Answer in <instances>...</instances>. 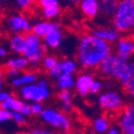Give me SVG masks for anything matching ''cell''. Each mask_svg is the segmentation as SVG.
<instances>
[{
    "label": "cell",
    "mask_w": 134,
    "mask_h": 134,
    "mask_svg": "<svg viewBox=\"0 0 134 134\" xmlns=\"http://www.w3.org/2000/svg\"><path fill=\"white\" fill-rule=\"evenodd\" d=\"M115 54L125 61L134 57V39L130 37H121L115 45Z\"/></svg>",
    "instance_id": "10"
},
{
    "label": "cell",
    "mask_w": 134,
    "mask_h": 134,
    "mask_svg": "<svg viewBox=\"0 0 134 134\" xmlns=\"http://www.w3.org/2000/svg\"><path fill=\"white\" fill-rule=\"evenodd\" d=\"M37 84H38L39 86L43 87V88H49V84H48V82H47L45 79H41V80H39V81L37 82Z\"/></svg>",
    "instance_id": "40"
},
{
    "label": "cell",
    "mask_w": 134,
    "mask_h": 134,
    "mask_svg": "<svg viewBox=\"0 0 134 134\" xmlns=\"http://www.w3.org/2000/svg\"><path fill=\"white\" fill-rule=\"evenodd\" d=\"M4 87V82L3 81H0V90H2Z\"/></svg>",
    "instance_id": "43"
},
{
    "label": "cell",
    "mask_w": 134,
    "mask_h": 134,
    "mask_svg": "<svg viewBox=\"0 0 134 134\" xmlns=\"http://www.w3.org/2000/svg\"><path fill=\"white\" fill-rule=\"evenodd\" d=\"M129 61L119 58L115 53H111L108 57L99 65V71L108 79L120 82L125 77L128 70Z\"/></svg>",
    "instance_id": "3"
},
{
    "label": "cell",
    "mask_w": 134,
    "mask_h": 134,
    "mask_svg": "<svg viewBox=\"0 0 134 134\" xmlns=\"http://www.w3.org/2000/svg\"><path fill=\"white\" fill-rule=\"evenodd\" d=\"M98 104L100 108L105 111L117 113L125 107V98L118 91L107 90L99 94Z\"/></svg>",
    "instance_id": "5"
},
{
    "label": "cell",
    "mask_w": 134,
    "mask_h": 134,
    "mask_svg": "<svg viewBox=\"0 0 134 134\" xmlns=\"http://www.w3.org/2000/svg\"><path fill=\"white\" fill-rule=\"evenodd\" d=\"M19 97L28 102H43L51 97L49 88H43L37 83L24 86L18 89Z\"/></svg>",
    "instance_id": "7"
},
{
    "label": "cell",
    "mask_w": 134,
    "mask_h": 134,
    "mask_svg": "<svg viewBox=\"0 0 134 134\" xmlns=\"http://www.w3.org/2000/svg\"><path fill=\"white\" fill-rule=\"evenodd\" d=\"M118 127L125 134H134V102L121 109L118 118Z\"/></svg>",
    "instance_id": "9"
},
{
    "label": "cell",
    "mask_w": 134,
    "mask_h": 134,
    "mask_svg": "<svg viewBox=\"0 0 134 134\" xmlns=\"http://www.w3.org/2000/svg\"><path fill=\"white\" fill-rule=\"evenodd\" d=\"M3 77H4V72L1 68H0V81H3Z\"/></svg>",
    "instance_id": "42"
},
{
    "label": "cell",
    "mask_w": 134,
    "mask_h": 134,
    "mask_svg": "<svg viewBox=\"0 0 134 134\" xmlns=\"http://www.w3.org/2000/svg\"><path fill=\"white\" fill-rule=\"evenodd\" d=\"M60 25L56 21H49V20H44V21H38L32 26V32L39 38L43 39L45 38L49 32H52L55 29H59Z\"/></svg>",
    "instance_id": "14"
},
{
    "label": "cell",
    "mask_w": 134,
    "mask_h": 134,
    "mask_svg": "<svg viewBox=\"0 0 134 134\" xmlns=\"http://www.w3.org/2000/svg\"><path fill=\"white\" fill-rule=\"evenodd\" d=\"M111 53L110 44L93 37L91 33H86L79 40L76 52L77 62L85 69H96Z\"/></svg>",
    "instance_id": "1"
},
{
    "label": "cell",
    "mask_w": 134,
    "mask_h": 134,
    "mask_svg": "<svg viewBox=\"0 0 134 134\" xmlns=\"http://www.w3.org/2000/svg\"><path fill=\"white\" fill-rule=\"evenodd\" d=\"M25 47V36L24 35H13L10 39V48L14 54L23 55Z\"/></svg>",
    "instance_id": "21"
},
{
    "label": "cell",
    "mask_w": 134,
    "mask_h": 134,
    "mask_svg": "<svg viewBox=\"0 0 134 134\" xmlns=\"http://www.w3.org/2000/svg\"><path fill=\"white\" fill-rule=\"evenodd\" d=\"M39 7L43 10H48V9H55V8H60L59 0H38Z\"/></svg>",
    "instance_id": "25"
},
{
    "label": "cell",
    "mask_w": 134,
    "mask_h": 134,
    "mask_svg": "<svg viewBox=\"0 0 134 134\" xmlns=\"http://www.w3.org/2000/svg\"><path fill=\"white\" fill-rule=\"evenodd\" d=\"M42 39L36 36L33 32L25 35V47L23 56L29 60V64L32 66L38 65L45 57V53L42 49Z\"/></svg>",
    "instance_id": "4"
},
{
    "label": "cell",
    "mask_w": 134,
    "mask_h": 134,
    "mask_svg": "<svg viewBox=\"0 0 134 134\" xmlns=\"http://www.w3.org/2000/svg\"><path fill=\"white\" fill-rule=\"evenodd\" d=\"M119 83L124 87L127 94L132 100H134V57L131 60H129L127 73Z\"/></svg>",
    "instance_id": "13"
},
{
    "label": "cell",
    "mask_w": 134,
    "mask_h": 134,
    "mask_svg": "<svg viewBox=\"0 0 134 134\" xmlns=\"http://www.w3.org/2000/svg\"><path fill=\"white\" fill-rule=\"evenodd\" d=\"M14 1L17 4V7H19L23 10L29 9L33 4V0H14Z\"/></svg>",
    "instance_id": "34"
},
{
    "label": "cell",
    "mask_w": 134,
    "mask_h": 134,
    "mask_svg": "<svg viewBox=\"0 0 134 134\" xmlns=\"http://www.w3.org/2000/svg\"><path fill=\"white\" fill-rule=\"evenodd\" d=\"M30 132L35 133V134H55L54 132H52L51 130H47V129H44V128H36L31 130Z\"/></svg>",
    "instance_id": "37"
},
{
    "label": "cell",
    "mask_w": 134,
    "mask_h": 134,
    "mask_svg": "<svg viewBox=\"0 0 134 134\" xmlns=\"http://www.w3.org/2000/svg\"><path fill=\"white\" fill-rule=\"evenodd\" d=\"M58 59L55 57V56H53V55H47V56H45V57L43 58V60H42V64H43V68L45 69V70H47V71H49V70H52L54 66L58 63Z\"/></svg>",
    "instance_id": "26"
},
{
    "label": "cell",
    "mask_w": 134,
    "mask_h": 134,
    "mask_svg": "<svg viewBox=\"0 0 134 134\" xmlns=\"http://www.w3.org/2000/svg\"><path fill=\"white\" fill-rule=\"evenodd\" d=\"M57 98H58V100H59L61 103H64V102H72L73 94H72L71 90H60V91L58 92Z\"/></svg>",
    "instance_id": "29"
},
{
    "label": "cell",
    "mask_w": 134,
    "mask_h": 134,
    "mask_svg": "<svg viewBox=\"0 0 134 134\" xmlns=\"http://www.w3.org/2000/svg\"><path fill=\"white\" fill-rule=\"evenodd\" d=\"M63 32L61 31V29H55L52 32H49L48 35L43 38V43L45 45L48 46V48L52 49H57L61 46V44L63 42Z\"/></svg>",
    "instance_id": "17"
},
{
    "label": "cell",
    "mask_w": 134,
    "mask_h": 134,
    "mask_svg": "<svg viewBox=\"0 0 134 134\" xmlns=\"http://www.w3.org/2000/svg\"><path fill=\"white\" fill-rule=\"evenodd\" d=\"M20 113L23 114L26 118L27 117H30V116H32V111H31V105L29 104V103H26V102H24V105H23V107H21V109H20Z\"/></svg>",
    "instance_id": "35"
},
{
    "label": "cell",
    "mask_w": 134,
    "mask_h": 134,
    "mask_svg": "<svg viewBox=\"0 0 134 134\" xmlns=\"http://www.w3.org/2000/svg\"><path fill=\"white\" fill-rule=\"evenodd\" d=\"M61 74H62L61 63H60V61H58V63L56 64L52 70H49V71H48V75L52 77V79H54V80H58Z\"/></svg>",
    "instance_id": "30"
},
{
    "label": "cell",
    "mask_w": 134,
    "mask_h": 134,
    "mask_svg": "<svg viewBox=\"0 0 134 134\" xmlns=\"http://www.w3.org/2000/svg\"><path fill=\"white\" fill-rule=\"evenodd\" d=\"M14 96L11 93V92H8L5 90H0V103H2L4 101H8V100L12 99Z\"/></svg>",
    "instance_id": "36"
},
{
    "label": "cell",
    "mask_w": 134,
    "mask_h": 134,
    "mask_svg": "<svg viewBox=\"0 0 134 134\" xmlns=\"http://www.w3.org/2000/svg\"><path fill=\"white\" fill-rule=\"evenodd\" d=\"M25 134H35V133H32V132H27V133H25Z\"/></svg>",
    "instance_id": "46"
},
{
    "label": "cell",
    "mask_w": 134,
    "mask_h": 134,
    "mask_svg": "<svg viewBox=\"0 0 134 134\" xmlns=\"http://www.w3.org/2000/svg\"><path fill=\"white\" fill-rule=\"evenodd\" d=\"M12 120V116H11V111L4 108L0 107V124Z\"/></svg>",
    "instance_id": "32"
},
{
    "label": "cell",
    "mask_w": 134,
    "mask_h": 134,
    "mask_svg": "<svg viewBox=\"0 0 134 134\" xmlns=\"http://www.w3.org/2000/svg\"><path fill=\"white\" fill-rule=\"evenodd\" d=\"M93 81H94L93 75L88 72H84L81 73L80 75H77V77L75 79V87H74L76 92L83 98L88 97L90 94V89Z\"/></svg>",
    "instance_id": "11"
},
{
    "label": "cell",
    "mask_w": 134,
    "mask_h": 134,
    "mask_svg": "<svg viewBox=\"0 0 134 134\" xmlns=\"http://www.w3.org/2000/svg\"><path fill=\"white\" fill-rule=\"evenodd\" d=\"M75 79L76 77L73 74L62 73L56 83L57 88L59 90H71L75 87Z\"/></svg>",
    "instance_id": "20"
},
{
    "label": "cell",
    "mask_w": 134,
    "mask_h": 134,
    "mask_svg": "<svg viewBox=\"0 0 134 134\" xmlns=\"http://www.w3.org/2000/svg\"><path fill=\"white\" fill-rule=\"evenodd\" d=\"M36 82H38V76L33 72H25L23 74H18L16 77L10 80L11 86L14 87V88H18V89L24 87V86L33 84Z\"/></svg>",
    "instance_id": "16"
},
{
    "label": "cell",
    "mask_w": 134,
    "mask_h": 134,
    "mask_svg": "<svg viewBox=\"0 0 134 134\" xmlns=\"http://www.w3.org/2000/svg\"><path fill=\"white\" fill-rule=\"evenodd\" d=\"M111 25L121 35L134 33V0H119Z\"/></svg>",
    "instance_id": "2"
},
{
    "label": "cell",
    "mask_w": 134,
    "mask_h": 134,
    "mask_svg": "<svg viewBox=\"0 0 134 134\" xmlns=\"http://www.w3.org/2000/svg\"><path fill=\"white\" fill-rule=\"evenodd\" d=\"M80 9L87 18L94 19L100 14L99 0H81Z\"/></svg>",
    "instance_id": "15"
},
{
    "label": "cell",
    "mask_w": 134,
    "mask_h": 134,
    "mask_svg": "<svg viewBox=\"0 0 134 134\" xmlns=\"http://www.w3.org/2000/svg\"><path fill=\"white\" fill-rule=\"evenodd\" d=\"M110 122L109 120L105 117V116H100V117H97L93 122H92V128H93V131L97 133V134H105L108 129L110 128Z\"/></svg>",
    "instance_id": "22"
},
{
    "label": "cell",
    "mask_w": 134,
    "mask_h": 134,
    "mask_svg": "<svg viewBox=\"0 0 134 134\" xmlns=\"http://www.w3.org/2000/svg\"><path fill=\"white\" fill-rule=\"evenodd\" d=\"M13 134H23V133H13Z\"/></svg>",
    "instance_id": "47"
},
{
    "label": "cell",
    "mask_w": 134,
    "mask_h": 134,
    "mask_svg": "<svg viewBox=\"0 0 134 134\" xmlns=\"http://www.w3.org/2000/svg\"><path fill=\"white\" fill-rule=\"evenodd\" d=\"M104 89V83L101 80L94 79L92 85H91V89H90V93L91 94H98L101 93V91Z\"/></svg>",
    "instance_id": "28"
},
{
    "label": "cell",
    "mask_w": 134,
    "mask_h": 134,
    "mask_svg": "<svg viewBox=\"0 0 134 134\" xmlns=\"http://www.w3.org/2000/svg\"><path fill=\"white\" fill-rule=\"evenodd\" d=\"M106 134H122V131L118 126H111L106 132Z\"/></svg>",
    "instance_id": "39"
},
{
    "label": "cell",
    "mask_w": 134,
    "mask_h": 134,
    "mask_svg": "<svg viewBox=\"0 0 134 134\" xmlns=\"http://www.w3.org/2000/svg\"><path fill=\"white\" fill-rule=\"evenodd\" d=\"M31 105V111H32V115H35V116H37V115H41L42 114V111L44 110V105L42 104V102H33V103H31L30 104Z\"/></svg>",
    "instance_id": "31"
},
{
    "label": "cell",
    "mask_w": 134,
    "mask_h": 134,
    "mask_svg": "<svg viewBox=\"0 0 134 134\" xmlns=\"http://www.w3.org/2000/svg\"><path fill=\"white\" fill-rule=\"evenodd\" d=\"M122 134H125V133H122Z\"/></svg>",
    "instance_id": "49"
},
{
    "label": "cell",
    "mask_w": 134,
    "mask_h": 134,
    "mask_svg": "<svg viewBox=\"0 0 134 134\" xmlns=\"http://www.w3.org/2000/svg\"><path fill=\"white\" fill-rule=\"evenodd\" d=\"M2 1H3V0H0V2H2Z\"/></svg>",
    "instance_id": "48"
},
{
    "label": "cell",
    "mask_w": 134,
    "mask_h": 134,
    "mask_svg": "<svg viewBox=\"0 0 134 134\" xmlns=\"http://www.w3.org/2000/svg\"><path fill=\"white\" fill-rule=\"evenodd\" d=\"M119 0H99L100 15L105 18H111L117 9Z\"/></svg>",
    "instance_id": "18"
},
{
    "label": "cell",
    "mask_w": 134,
    "mask_h": 134,
    "mask_svg": "<svg viewBox=\"0 0 134 134\" xmlns=\"http://www.w3.org/2000/svg\"><path fill=\"white\" fill-rule=\"evenodd\" d=\"M23 105H24V101L16 97H13L12 99L8 100V101L0 103V107L10 110L11 113H12V111H20Z\"/></svg>",
    "instance_id": "23"
},
{
    "label": "cell",
    "mask_w": 134,
    "mask_h": 134,
    "mask_svg": "<svg viewBox=\"0 0 134 134\" xmlns=\"http://www.w3.org/2000/svg\"><path fill=\"white\" fill-rule=\"evenodd\" d=\"M40 117L45 124H47L52 128L61 129L63 132H69L72 127L71 120L60 110H57L55 108H44Z\"/></svg>",
    "instance_id": "6"
},
{
    "label": "cell",
    "mask_w": 134,
    "mask_h": 134,
    "mask_svg": "<svg viewBox=\"0 0 134 134\" xmlns=\"http://www.w3.org/2000/svg\"><path fill=\"white\" fill-rule=\"evenodd\" d=\"M64 134H83V133H77V132H65Z\"/></svg>",
    "instance_id": "45"
},
{
    "label": "cell",
    "mask_w": 134,
    "mask_h": 134,
    "mask_svg": "<svg viewBox=\"0 0 134 134\" xmlns=\"http://www.w3.org/2000/svg\"><path fill=\"white\" fill-rule=\"evenodd\" d=\"M7 27L13 35L32 32V25L29 19L21 14H13L7 19Z\"/></svg>",
    "instance_id": "8"
},
{
    "label": "cell",
    "mask_w": 134,
    "mask_h": 134,
    "mask_svg": "<svg viewBox=\"0 0 134 134\" xmlns=\"http://www.w3.org/2000/svg\"><path fill=\"white\" fill-rule=\"evenodd\" d=\"M60 108H61V113H63L64 115L65 114L68 115V114H71L73 111L74 104H73V102H64V103H61Z\"/></svg>",
    "instance_id": "33"
},
{
    "label": "cell",
    "mask_w": 134,
    "mask_h": 134,
    "mask_svg": "<svg viewBox=\"0 0 134 134\" xmlns=\"http://www.w3.org/2000/svg\"><path fill=\"white\" fill-rule=\"evenodd\" d=\"M7 55H8V51H7V48H4L3 46H0V59H1V58H4Z\"/></svg>",
    "instance_id": "41"
},
{
    "label": "cell",
    "mask_w": 134,
    "mask_h": 134,
    "mask_svg": "<svg viewBox=\"0 0 134 134\" xmlns=\"http://www.w3.org/2000/svg\"><path fill=\"white\" fill-rule=\"evenodd\" d=\"M69 1L72 2V3H80L81 0H69Z\"/></svg>",
    "instance_id": "44"
},
{
    "label": "cell",
    "mask_w": 134,
    "mask_h": 134,
    "mask_svg": "<svg viewBox=\"0 0 134 134\" xmlns=\"http://www.w3.org/2000/svg\"><path fill=\"white\" fill-rule=\"evenodd\" d=\"M91 35L108 44L116 43L120 38L121 33L118 32L113 26L111 27H99L91 31Z\"/></svg>",
    "instance_id": "12"
},
{
    "label": "cell",
    "mask_w": 134,
    "mask_h": 134,
    "mask_svg": "<svg viewBox=\"0 0 134 134\" xmlns=\"http://www.w3.org/2000/svg\"><path fill=\"white\" fill-rule=\"evenodd\" d=\"M29 60L25 57V56H17V57L14 58H10L7 60L5 62V66L8 69H14L17 71H23L26 70L28 66H29Z\"/></svg>",
    "instance_id": "19"
},
{
    "label": "cell",
    "mask_w": 134,
    "mask_h": 134,
    "mask_svg": "<svg viewBox=\"0 0 134 134\" xmlns=\"http://www.w3.org/2000/svg\"><path fill=\"white\" fill-rule=\"evenodd\" d=\"M62 73L66 74H74L77 71V62L71 58H64L63 60H60Z\"/></svg>",
    "instance_id": "24"
},
{
    "label": "cell",
    "mask_w": 134,
    "mask_h": 134,
    "mask_svg": "<svg viewBox=\"0 0 134 134\" xmlns=\"http://www.w3.org/2000/svg\"><path fill=\"white\" fill-rule=\"evenodd\" d=\"M11 116H12V120L17 126H24L27 124V118L20 111H12Z\"/></svg>",
    "instance_id": "27"
},
{
    "label": "cell",
    "mask_w": 134,
    "mask_h": 134,
    "mask_svg": "<svg viewBox=\"0 0 134 134\" xmlns=\"http://www.w3.org/2000/svg\"><path fill=\"white\" fill-rule=\"evenodd\" d=\"M18 74H19V71L14 70V69H8V71L5 73V75H7V77H8L9 80L14 79V77H16Z\"/></svg>",
    "instance_id": "38"
}]
</instances>
